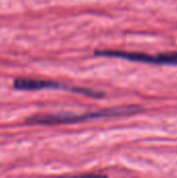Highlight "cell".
<instances>
[{"mask_svg": "<svg viewBox=\"0 0 177 178\" xmlns=\"http://www.w3.org/2000/svg\"><path fill=\"white\" fill-rule=\"evenodd\" d=\"M141 106L130 105L122 107L105 108L96 111H86L80 115L74 114H47V115H35L27 119V122L32 124L41 125H54V124H71V123H79L88 120L99 119L106 117H120L139 113L142 111Z\"/></svg>", "mask_w": 177, "mask_h": 178, "instance_id": "1", "label": "cell"}, {"mask_svg": "<svg viewBox=\"0 0 177 178\" xmlns=\"http://www.w3.org/2000/svg\"><path fill=\"white\" fill-rule=\"evenodd\" d=\"M13 86L16 90H20V91H38V90L45 89H68V87H65V86H62L61 83H54V81L21 77L15 79Z\"/></svg>", "mask_w": 177, "mask_h": 178, "instance_id": "3", "label": "cell"}, {"mask_svg": "<svg viewBox=\"0 0 177 178\" xmlns=\"http://www.w3.org/2000/svg\"><path fill=\"white\" fill-rule=\"evenodd\" d=\"M94 55L107 56V57H119V59H128V61H131V62L147 63V64L177 65V52L159 53V54H155V55H150V54H146V53L125 52V51H120V50L104 49V50H95Z\"/></svg>", "mask_w": 177, "mask_h": 178, "instance_id": "2", "label": "cell"}]
</instances>
